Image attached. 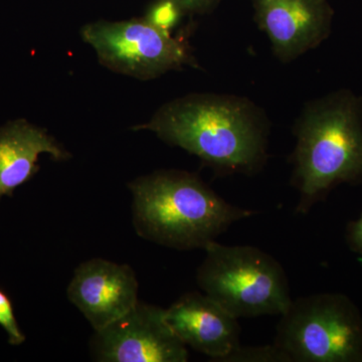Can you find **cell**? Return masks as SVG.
Segmentation results:
<instances>
[{
    "label": "cell",
    "mask_w": 362,
    "mask_h": 362,
    "mask_svg": "<svg viewBox=\"0 0 362 362\" xmlns=\"http://www.w3.org/2000/svg\"><path fill=\"white\" fill-rule=\"evenodd\" d=\"M128 187L137 235L180 251L204 250L235 221L254 214L228 204L187 171H154L131 181Z\"/></svg>",
    "instance_id": "2"
},
{
    "label": "cell",
    "mask_w": 362,
    "mask_h": 362,
    "mask_svg": "<svg viewBox=\"0 0 362 362\" xmlns=\"http://www.w3.org/2000/svg\"><path fill=\"white\" fill-rule=\"evenodd\" d=\"M47 153L57 161L71 154L44 128L23 119L0 127V199L32 180L40 170V156Z\"/></svg>",
    "instance_id": "11"
},
{
    "label": "cell",
    "mask_w": 362,
    "mask_h": 362,
    "mask_svg": "<svg viewBox=\"0 0 362 362\" xmlns=\"http://www.w3.org/2000/svg\"><path fill=\"white\" fill-rule=\"evenodd\" d=\"M349 246L354 252L362 255V214L349 228Z\"/></svg>",
    "instance_id": "16"
},
{
    "label": "cell",
    "mask_w": 362,
    "mask_h": 362,
    "mask_svg": "<svg viewBox=\"0 0 362 362\" xmlns=\"http://www.w3.org/2000/svg\"><path fill=\"white\" fill-rule=\"evenodd\" d=\"M138 288L137 277L129 265L95 258L76 269L66 294L97 331L137 304Z\"/></svg>",
    "instance_id": "9"
},
{
    "label": "cell",
    "mask_w": 362,
    "mask_h": 362,
    "mask_svg": "<svg viewBox=\"0 0 362 362\" xmlns=\"http://www.w3.org/2000/svg\"><path fill=\"white\" fill-rule=\"evenodd\" d=\"M132 129L153 132L223 175L257 173L268 158V117L251 100L235 95L177 98Z\"/></svg>",
    "instance_id": "1"
},
{
    "label": "cell",
    "mask_w": 362,
    "mask_h": 362,
    "mask_svg": "<svg viewBox=\"0 0 362 362\" xmlns=\"http://www.w3.org/2000/svg\"><path fill=\"white\" fill-rule=\"evenodd\" d=\"M197 269L202 292L235 318L282 315L292 299L282 265L251 246L207 245Z\"/></svg>",
    "instance_id": "4"
},
{
    "label": "cell",
    "mask_w": 362,
    "mask_h": 362,
    "mask_svg": "<svg viewBox=\"0 0 362 362\" xmlns=\"http://www.w3.org/2000/svg\"><path fill=\"white\" fill-rule=\"evenodd\" d=\"M183 13L204 14L214 11L221 0H171Z\"/></svg>",
    "instance_id": "15"
},
{
    "label": "cell",
    "mask_w": 362,
    "mask_h": 362,
    "mask_svg": "<svg viewBox=\"0 0 362 362\" xmlns=\"http://www.w3.org/2000/svg\"><path fill=\"white\" fill-rule=\"evenodd\" d=\"M81 35L102 65L139 80H152L185 66L199 68L185 37H173L145 18L97 21L85 25Z\"/></svg>",
    "instance_id": "6"
},
{
    "label": "cell",
    "mask_w": 362,
    "mask_h": 362,
    "mask_svg": "<svg viewBox=\"0 0 362 362\" xmlns=\"http://www.w3.org/2000/svg\"><path fill=\"white\" fill-rule=\"evenodd\" d=\"M225 362H291L283 350L274 343L266 346L243 347L240 345Z\"/></svg>",
    "instance_id": "12"
},
{
    "label": "cell",
    "mask_w": 362,
    "mask_h": 362,
    "mask_svg": "<svg viewBox=\"0 0 362 362\" xmlns=\"http://www.w3.org/2000/svg\"><path fill=\"white\" fill-rule=\"evenodd\" d=\"M255 21L268 35L272 51L290 63L328 39L333 11L328 0H252Z\"/></svg>",
    "instance_id": "8"
},
{
    "label": "cell",
    "mask_w": 362,
    "mask_h": 362,
    "mask_svg": "<svg viewBox=\"0 0 362 362\" xmlns=\"http://www.w3.org/2000/svg\"><path fill=\"white\" fill-rule=\"evenodd\" d=\"M292 185L307 214L331 188L362 178V100L340 90L304 107L295 123Z\"/></svg>",
    "instance_id": "3"
},
{
    "label": "cell",
    "mask_w": 362,
    "mask_h": 362,
    "mask_svg": "<svg viewBox=\"0 0 362 362\" xmlns=\"http://www.w3.org/2000/svg\"><path fill=\"white\" fill-rule=\"evenodd\" d=\"M90 354L101 362H187V345L165 319V309L138 301L102 329L95 331Z\"/></svg>",
    "instance_id": "7"
},
{
    "label": "cell",
    "mask_w": 362,
    "mask_h": 362,
    "mask_svg": "<svg viewBox=\"0 0 362 362\" xmlns=\"http://www.w3.org/2000/svg\"><path fill=\"white\" fill-rule=\"evenodd\" d=\"M0 326L8 337L9 344L18 346L25 341V335L21 330L11 300L8 295L0 289Z\"/></svg>",
    "instance_id": "14"
},
{
    "label": "cell",
    "mask_w": 362,
    "mask_h": 362,
    "mask_svg": "<svg viewBox=\"0 0 362 362\" xmlns=\"http://www.w3.org/2000/svg\"><path fill=\"white\" fill-rule=\"evenodd\" d=\"M276 345L290 361H362V318L345 296L292 300L278 323Z\"/></svg>",
    "instance_id": "5"
},
{
    "label": "cell",
    "mask_w": 362,
    "mask_h": 362,
    "mask_svg": "<svg viewBox=\"0 0 362 362\" xmlns=\"http://www.w3.org/2000/svg\"><path fill=\"white\" fill-rule=\"evenodd\" d=\"M165 319L181 341L213 361H225L240 345L238 318L204 293L182 295Z\"/></svg>",
    "instance_id": "10"
},
{
    "label": "cell",
    "mask_w": 362,
    "mask_h": 362,
    "mask_svg": "<svg viewBox=\"0 0 362 362\" xmlns=\"http://www.w3.org/2000/svg\"><path fill=\"white\" fill-rule=\"evenodd\" d=\"M182 14L185 13L171 0H158L149 9L145 18L156 28L170 33V30L177 25Z\"/></svg>",
    "instance_id": "13"
}]
</instances>
